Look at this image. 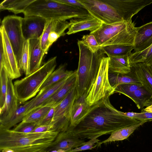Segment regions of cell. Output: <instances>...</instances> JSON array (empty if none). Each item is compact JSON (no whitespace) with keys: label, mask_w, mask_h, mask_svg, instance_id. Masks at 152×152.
Wrapping results in <instances>:
<instances>
[{"label":"cell","mask_w":152,"mask_h":152,"mask_svg":"<svg viewBox=\"0 0 152 152\" xmlns=\"http://www.w3.org/2000/svg\"><path fill=\"white\" fill-rule=\"evenodd\" d=\"M77 94L75 84L65 97L54 107V115L50 125L53 126L54 131L60 132L68 129L72 107Z\"/></svg>","instance_id":"ba28073f"},{"label":"cell","mask_w":152,"mask_h":152,"mask_svg":"<svg viewBox=\"0 0 152 152\" xmlns=\"http://www.w3.org/2000/svg\"><path fill=\"white\" fill-rule=\"evenodd\" d=\"M38 126L37 123L21 121L12 130L15 132L20 133H29L31 132Z\"/></svg>","instance_id":"f35d334b"},{"label":"cell","mask_w":152,"mask_h":152,"mask_svg":"<svg viewBox=\"0 0 152 152\" xmlns=\"http://www.w3.org/2000/svg\"><path fill=\"white\" fill-rule=\"evenodd\" d=\"M76 77V70H75L74 71L64 84L46 101L41 107L48 106L54 107L59 104L75 85Z\"/></svg>","instance_id":"e0dca14e"},{"label":"cell","mask_w":152,"mask_h":152,"mask_svg":"<svg viewBox=\"0 0 152 152\" xmlns=\"http://www.w3.org/2000/svg\"><path fill=\"white\" fill-rule=\"evenodd\" d=\"M66 63L60 64L49 76L39 89V92H41L50 86L58 82L72 74L73 71L66 69Z\"/></svg>","instance_id":"d4e9b609"},{"label":"cell","mask_w":152,"mask_h":152,"mask_svg":"<svg viewBox=\"0 0 152 152\" xmlns=\"http://www.w3.org/2000/svg\"><path fill=\"white\" fill-rule=\"evenodd\" d=\"M1 151V152H15L13 150L9 148L4 149L2 150Z\"/></svg>","instance_id":"7dc6e473"},{"label":"cell","mask_w":152,"mask_h":152,"mask_svg":"<svg viewBox=\"0 0 152 152\" xmlns=\"http://www.w3.org/2000/svg\"><path fill=\"white\" fill-rule=\"evenodd\" d=\"M22 18L19 16L8 15L4 17L1 26L5 30L17 61L25 41L22 29Z\"/></svg>","instance_id":"9c48e42d"},{"label":"cell","mask_w":152,"mask_h":152,"mask_svg":"<svg viewBox=\"0 0 152 152\" xmlns=\"http://www.w3.org/2000/svg\"><path fill=\"white\" fill-rule=\"evenodd\" d=\"M24 17L37 16L46 20L84 19L92 15L86 9L56 0H35L23 13Z\"/></svg>","instance_id":"277c9868"},{"label":"cell","mask_w":152,"mask_h":152,"mask_svg":"<svg viewBox=\"0 0 152 152\" xmlns=\"http://www.w3.org/2000/svg\"><path fill=\"white\" fill-rule=\"evenodd\" d=\"M46 21L44 18L37 16L23 18L22 29L25 40L40 38L44 31Z\"/></svg>","instance_id":"7c38bea8"},{"label":"cell","mask_w":152,"mask_h":152,"mask_svg":"<svg viewBox=\"0 0 152 152\" xmlns=\"http://www.w3.org/2000/svg\"><path fill=\"white\" fill-rule=\"evenodd\" d=\"M56 65V56L51 57L34 72L15 81L14 88L19 102L24 103L35 96Z\"/></svg>","instance_id":"8992f818"},{"label":"cell","mask_w":152,"mask_h":152,"mask_svg":"<svg viewBox=\"0 0 152 152\" xmlns=\"http://www.w3.org/2000/svg\"><path fill=\"white\" fill-rule=\"evenodd\" d=\"M101 49L107 56H120L130 55L134 49V45H113L101 47Z\"/></svg>","instance_id":"f546056e"},{"label":"cell","mask_w":152,"mask_h":152,"mask_svg":"<svg viewBox=\"0 0 152 152\" xmlns=\"http://www.w3.org/2000/svg\"><path fill=\"white\" fill-rule=\"evenodd\" d=\"M152 44V21L137 27L134 43V52L141 51Z\"/></svg>","instance_id":"ac0fdd59"},{"label":"cell","mask_w":152,"mask_h":152,"mask_svg":"<svg viewBox=\"0 0 152 152\" xmlns=\"http://www.w3.org/2000/svg\"><path fill=\"white\" fill-rule=\"evenodd\" d=\"M142 86L141 84H124L117 86L114 89L113 94L119 93L129 97L136 90Z\"/></svg>","instance_id":"d590c367"},{"label":"cell","mask_w":152,"mask_h":152,"mask_svg":"<svg viewBox=\"0 0 152 152\" xmlns=\"http://www.w3.org/2000/svg\"><path fill=\"white\" fill-rule=\"evenodd\" d=\"M129 55L107 56L109 58V72L122 75H126L130 72Z\"/></svg>","instance_id":"603a6c76"},{"label":"cell","mask_w":152,"mask_h":152,"mask_svg":"<svg viewBox=\"0 0 152 152\" xmlns=\"http://www.w3.org/2000/svg\"><path fill=\"white\" fill-rule=\"evenodd\" d=\"M47 149L34 151L29 152H47Z\"/></svg>","instance_id":"c3c4849f"},{"label":"cell","mask_w":152,"mask_h":152,"mask_svg":"<svg viewBox=\"0 0 152 152\" xmlns=\"http://www.w3.org/2000/svg\"><path fill=\"white\" fill-rule=\"evenodd\" d=\"M35 0H5L0 4L1 10H7L16 14L23 13Z\"/></svg>","instance_id":"f1b7e54d"},{"label":"cell","mask_w":152,"mask_h":152,"mask_svg":"<svg viewBox=\"0 0 152 152\" xmlns=\"http://www.w3.org/2000/svg\"><path fill=\"white\" fill-rule=\"evenodd\" d=\"M139 109L142 110L152 104V95L142 86L135 91L129 97Z\"/></svg>","instance_id":"83f0119b"},{"label":"cell","mask_w":152,"mask_h":152,"mask_svg":"<svg viewBox=\"0 0 152 152\" xmlns=\"http://www.w3.org/2000/svg\"><path fill=\"white\" fill-rule=\"evenodd\" d=\"M40 37L29 39L30 74L38 70L42 66L43 58L46 53L42 48Z\"/></svg>","instance_id":"44dd1931"},{"label":"cell","mask_w":152,"mask_h":152,"mask_svg":"<svg viewBox=\"0 0 152 152\" xmlns=\"http://www.w3.org/2000/svg\"><path fill=\"white\" fill-rule=\"evenodd\" d=\"M70 22L71 24L66 33L68 35L86 30L92 32L97 29L103 23L101 21L92 15L84 19H72Z\"/></svg>","instance_id":"d6986e66"},{"label":"cell","mask_w":152,"mask_h":152,"mask_svg":"<svg viewBox=\"0 0 152 152\" xmlns=\"http://www.w3.org/2000/svg\"><path fill=\"white\" fill-rule=\"evenodd\" d=\"M86 142L84 139L79 138L68 129L59 132L54 141L47 150L59 149L67 152L80 147Z\"/></svg>","instance_id":"4fadbf2b"},{"label":"cell","mask_w":152,"mask_h":152,"mask_svg":"<svg viewBox=\"0 0 152 152\" xmlns=\"http://www.w3.org/2000/svg\"><path fill=\"white\" fill-rule=\"evenodd\" d=\"M59 132L22 133L0 128V151L9 148L15 152H29L47 149Z\"/></svg>","instance_id":"7a4b0ae2"},{"label":"cell","mask_w":152,"mask_h":152,"mask_svg":"<svg viewBox=\"0 0 152 152\" xmlns=\"http://www.w3.org/2000/svg\"><path fill=\"white\" fill-rule=\"evenodd\" d=\"M71 24L70 22L66 20H53L48 40L49 47L58 38L65 35V30L70 27Z\"/></svg>","instance_id":"4316f807"},{"label":"cell","mask_w":152,"mask_h":152,"mask_svg":"<svg viewBox=\"0 0 152 152\" xmlns=\"http://www.w3.org/2000/svg\"><path fill=\"white\" fill-rule=\"evenodd\" d=\"M100 140L98 138H94L88 141L83 145L70 150L67 152H76L85 151L87 150H91L93 148V145L96 143L99 142Z\"/></svg>","instance_id":"ab89813d"},{"label":"cell","mask_w":152,"mask_h":152,"mask_svg":"<svg viewBox=\"0 0 152 152\" xmlns=\"http://www.w3.org/2000/svg\"><path fill=\"white\" fill-rule=\"evenodd\" d=\"M109 97L91 106L79 124L68 129L80 138L91 140L141 121L115 113L109 106Z\"/></svg>","instance_id":"6da1fadb"},{"label":"cell","mask_w":152,"mask_h":152,"mask_svg":"<svg viewBox=\"0 0 152 152\" xmlns=\"http://www.w3.org/2000/svg\"><path fill=\"white\" fill-rule=\"evenodd\" d=\"M51 108L44 106L37 109L25 116L22 122L37 123L44 118Z\"/></svg>","instance_id":"836d02e7"},{"label":"cell","mask_w":152,"mask_h":152,"mask_svg":"<svg viewBox=\"0 0 152 152\" xmlns=\"http://www.w3.org/2000/svg\"><path fill=\"white\" fill-rule=\"evenodd\" d=\"M137 29L132 21L109 24L103 23L89 34L95 37L101 47L113 45H134Z\"/></svg>","instance_id":"5b68a950"},{"label":"cell","mask_w":152,"mask_h":152,"mask_svg":"<svg viewBox=\"0 0 152 152\" xmlns=\"http://www.w3.org/2000/svg\"><path fill=\"white\" fill-rule=\"evenodd\" d=\"M133 119L142 121H152V113L142 110L140 113H135Z\"/></svg>","instance_id":"60d3db41"},{"label":"cell","mask_w":152,"mask_h":152,"mask_svg":"<svg viewBox=\"0 0 152 152\" xmlns=\"http://www.w3.org/2000/svg\"><path fill=\"white\" fill-rule=\"evenodd\" d=\"M129 60L130 65L137 63L152 65V44L143 51L131 53L129 56Z\"/></svg>","instance_id":"d6a6232c"},{"label":"cell","mask_w":152,"mask_h":152,"mask_svg":"<svg viewBox=\"0 0 152 152\" xmlns=\"http://www.w3.org/2000/svg\"><path fill=\"white\" fill-rule=\"evenodd\" d=\"M8 76L4 67L0 68V108L4 106L6 97Z\"/></svg>","instance_id":"e575fe53"},{"label":"cell","mask_w":152,"mask_h":152,"mask_svg":"<svg viewBox=\"0 0 152 152\" xmlns=\"http://www.w3.org/2000/svg\"><path fill=\"white\" fill-rule=\"evenodd\" d=\"M109 58L107 56L102 59L96 80L86 98L90 106L113 94V89L108 78Z\"/></svg>","instance_id":"52a82bcc"},{"label":"cell","mask_w":152,"mask_h":152,"mask_svg":"<svg viewBox=\"0 0 152 152\" xmlns=\"http://www.w3.org/2000/svg\"><path fill=\"white\" fill-rule=\"evenodd\" d=\"M1 38L5 56L10 69L9 77L12 80L21 76V73L18 66V61L5 30L1 26L0 28Z\"/></svg>","instance_id":"2e32d148"},{"label":"cell","mask_w":152,"mask_h":152,"mask_svg":"<svg viewBox=\"0 0 152 152\" xmlns=\"http://www.w3.org/2000/svg\"><path fill=\"white\" fill-rule=\"evenodd\" d=\"M142 110L152 113V104L149 106L146 107L145 108L143 109Z\"/></svg>","instance_id":"f6af8a7d"},{"label":"cell","mask_w":152,"mask_h":152,"mask_svg":"<svg viewBox=\"0 0 152 152\" xmlns=\"http://www.w3.org/2000/svg\"><path fill=\"white\" fill-rule=\"evenodd\" d=\"M81 41L86 45L89 48L95 52L100 49L99 46L95 37L91 34L84 35Z\"/></svg>","instance_id":"74e56055"},{"label":"cell","mask_w":152,"mask_h":152,"mask_svg":"<svg viewBox=\"0 0 152 152\" xmlns=\"http://www.w3.org/2000/svg\"><path fill=\"white\" fill-rule=\"evenodd\" d=\"M49 131H54L53 126L51 125L39 126H37L32 133H42Z\"/></svg>","instance_id":"7bdbcfd3"},{"label":"cell","mask_w":152,"mask_h":152,"mask_svg":"<svg viewBox=\"0 0 152 152\" xmlns=\"http://www.w3.org/2000/svg\"><path fill=\"white\" fill-rule=\"evenodd\" d=\"M66 151L61 149H53L47 150V152H66Z\"/></svg>","instance_id":"bcb514c9"},{"label":"cell","mask_w":152,"mask_h":152,"mask_svg":"<svg viewBox=\"0 0 152 152\" xmlns=\"http://www.w3.org/2000/svg\"><path fill=\"white\" fill-rule=\"evenodd\" d=\"M18 64L21 73H24L26 76L30 75L29 40L25 41L24 43Z\"/></svg>","instance_id":"1f68e13d"},{"label":"cell","mask_w":152,"mask_h":152,"mask_svg":"<svg viewBox=\"0 0 152 152\" xmlns=\"http://www.w3.org/2000/svg\"><path fill=\"white\" fill-rule=\"evenodd\" d=\"M111 6L123 21L129 22L132 18L145 7L152 3V0H103Z\"/></svg>","instance_id":"8fae6325"},{"label":"cell","mask_w":152,"mask_h":152,"mask_svg":"<svg viewBox=\"0 0 152 152\" xmlns=\"http://www.w3.org/2000/svg\"><path fill=\"white\" fill-rule=\"evenodd\" d=\"M18 102L12 80L8 77L5 103L3 107L0 108V122L8 119L14 113L19 107Z\"/></svg>","instance_id":"9a60e30c"},{"label":"cell","mask_w":152,"mask_h":152,"mask_svg":"<svg viewBox=\"0 0 152 152\" xmlns=\"http://www.w3.org/2000/svg\"><path fill=\"white\" fill-rule=\"evenodd\" d=\"M148 121H141L140 122L129 126H126L116 130L112 132L109 137L104 141L99 142L94 146H99L102 144L109 142L122 140L127 138L138 128L144 123Z\"/></svg>","instance_id":"cb8c5ba5"},{"label":"cell","mask_w":152,"mask_h":152,"mask_svg":"<svg viewBox=\"0 0 152 152\" xmlns=\"http://www.w3.org/2000/svg\"><path fill=\"white\" fill-rule=\"evenodd\" d=\"M32 99L19 106L16 111L9 118L0 122V128L9 129L18 123L22 121L26 115V112L30 105Z\"/></svg>","instance_id":"484cf974"},{"label":"cell","mask_w":152,"mask_h":152,"mask_svg":"<svg viewBox=\"0 0 152 152\" xmlns=\"http://www.w3.org/2000/svg\"><path fill=\"white\" fill-rule=\"evenodd\" d=\"M57 1L67 4L80 8L86 9L79 0H56Z\"/></svg>","instance_id":"ee69618b"},{"label":"cell","mask_w":152,"mask_h":152,"mask_svg":"<svg viewBox=\"0 0 152 152\" xmlns=\"http://www.w3.org/2000/svg\"><path fill=\"white\" fill-rule=\"evenodd\" d=\"M89 13L106 24L123 21L111 6L103 0H79Z\"/></svg>","instance_id":"30bf717a"},{"label":"cell","mask_w":152,"mask_h":152,"mask_svg":"<svg viewBox=\"0 0 152 152\" xmlns=\"http://www.w3.org/2000/svg\"><path fill=\"white\" fill-rule=\"evenodd\" d=\"M87 94H85L75 99L73 103L69 128L75 127L80 121L91 106L86 101Z\"/></svg>","instance_id":"7402d4cb"},{"label":"cell","mask_w":152,"mask_h":152,"mask_svg":"<svg viewBox=\"0 0 152 152\" xmlns=\"http://www.w3.org/2000/svg\"><path fill=\"white\" fill-rule=\"evenodd\" d=\"M53 20H46L44 31L40 37V44L42 48L46 53L50 48L48 45V40Z\"/></svg>","instance_id":"8d00e7d4"},{"label":"cell","mask_w":152,"mask_h":152,"mask_svg":"<svg viewBox=\"0 0 152 152\" xmlns=\"http://www.w3.org/2000/svg\"><path fill=\"white\" fill-rule=\"evenodd\" d=\"M78 66L76 70V86L77 99L85 94L88 95L96 78L105 53L101 49L94 52L81 40H78Z\"/></svg>","instance_id":"3957f363"},{"label":"cell","mask_w":152,"mask_h":152,"mask_svg":"<svg viewBox=\"0 0 152 152\" xmlns=\"http://www.w3.org/2000/svg\"><path fill=\"white\" fill-rule=\"evenodd\" d=\"M54 113V108L52 107L44 118L37 123L38 126L50 125L53 117Z\"/></svg>","instance_id":"b9f144b4"},{"label":"cell","mask_w":152,"mask_h":152,"mask_svg":"<svg viewBox=\"0 0 152 152\" xmlns=\"http://www.w3.org/2000/svg\"><path fill=\"white\" fill-rule=\"evenodd\" d=\"M130 65L131 72L128 74L138 80L152 95V65L137 63Z\"/></svg>","instance_id":"5bb4252c"},{"label":"cell","mask_w":152,"mask_h":152,"mask_svg":"<svg viewBox=\"0 0 152 152\" xmlns=\"http://www.w3.org/2000/svg\"><path fill=\"white\" fill-rule=\"evenodd\" d=\"M108 78L110 84L113 90L117 86L122 84L142 85L138 80L128 74L122 75L109 72Z\"/></svg>","instance_id":"4dcf8cb0"},{"label":"cell","mask_w":152,"mask_h":152,"mask_svg":"<svg viewBox=\"0 0 152 152\" xmlns=\"http://www.w3.org/2000/svg\"><path fill=\"white\" fill-rule=\"evenodd\" d=\"M72 74L48 87L42 91L39 92L37 95L32 99V102L26 111V115L35 109L40 107L46 101L64 84Z\"/></svg>","instance_id":"ffe728a7"}]
</instances>
